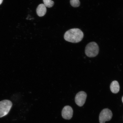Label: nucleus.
<instances>
[{"label":"nucleus","mask_w":123,"mask_h":123,"mask_svg":"<svg viewBox=\"0 0 123 123\" xmlns=\"http://www.w3.org/2000/svg\"><path fill=\"white\" fill-rule=\"evenodd\" d=\"M84 36V33L80 30L74 28L67 31L64 34V38L69 42L76 43L82 40Z\"/></svg>","instance_id":"1"},{"label":"nucleus","mask_w":123,"mask_h":123,"mask_svg":"<svg viewBox=\"0 0 123 123\" xmlns=\"http://www.w3.org/2000/svg\"><path fill=\"white\" fill-rule=\"evenodd\" d=\"M99 50V46L97 43L92 42L86 46L85 53L86 55L89 57H94L98 54Z\"/></svg>","instance_id":"2"},{"label":"nucleus","mask_w":123,"mask_h":123,"mask_svg":"<svg viewBox=\"0 0 123 123\" xmlns=\"http://www.w3.org/2000/svg\"><path fill=\"white\" fill-rule=\"evenodd\" d=\"M12 105V103L9 100H4L0 101V118L8 114Z\"/></svg>","instance_id":"3"},{"label":"nucleus","mask_w":123,"mask_h":123,"mask_svg":"<svg viewBox=\"0 0 123 123\" xmlns=\"http://www.w3.org/2000/svg\"><path fill=\"white\" fill-rule=\"evenodd\" d=\"M113 114L111 111L108 109L103 110L100 114L99 121L100 123H105L106 121L110 120L111 119Z\"/></svg>","instance_id":"4"},{"label":"nucleus","mask_w":123,"mask_h":123,"mask_svg":"<svg viewBox=\"0 0 123 123\" xmlns=\"http://www.w3.org/2000/svg\"><path fill=\"white\" fill-rule=\"evenodd\" d=\"M87 95L85 92L80 91L77 94L75 97L76 104L80 107L82 106L85 103Z\"/></svg>","instance_id":"5"},{"label":"nucleus","mask_w":123,"mask_h":123,"mask_svg":"<svg viewBox=\"0 0 123 123\" xmlns=\"http://www.w3.org/2000/svg\"><path fill=\"white\" fill-rule=\"evenodd\" d=\"M73 110L69 106H66L63 108L62 112V115L63 118L65 119H71L73 115Z\"/></svg>","instance_id":"6"},{"label":"nucleus","mask_w":123,"mask_h":123,"mask_svg":"<svg viewBox=\"0 0 123 123\" xmlns=\"http://www.w3.org/2000/svg\"><path fill=\"white\" fill-rule=\"evenodd\" d=\"M37 14L39 17H43L46 14L47 12V8L43 4L39 5L36 10Z\"/></svg>","instance_id":"7"},{"label":"nucleus","mask_w":123,"mask_h":123,"mask_svg":"<svg viewBox=\"0 0 123 123\" xmlns=\"http://www.w3.org/2000/svg\"><path fill=\"white\" fill-rule=\"evenodd\" d=\"M111 90L113 93H116L119 92L120 90V86L119 83L117 81H114L110 85Z\"/></svg>","instance_id":"8"},{"label":"nucleus","mask_w":123,"mask_h":123,"mask_svg":"<svg viewBox=\"0 0 123 123\" xmlns=\"http://www.w3.org/2000/svg\"><path fill=\"white\" fill-rule=\"evenodd\" d=\"M44 4L46 7L49 8L51 7H53L54 2L51 0H43Z\"/></svg>","instance_id":"9"},{"label":"nucleus","mask_w":123,"mask_h":123,"mask_svg":"<svg viewBox=\"0 0 123 123\" xmlns=\"http://www.w3.org/2000/svg\"><path fill=\"white\" fill-rule=\"evenodd\" d=\"M70 3L71 5L74 7H79L80 5L79 0H70Z\"/></svg>","instance_id":"10"},{"label":"nucleus","mask_w":123,"mask_h":123,"mask_svg":"<svg viewBox=\"0 0 123 123\" xmlns=\"http://www.w3.org/2000/svg\"><path fill=\"white\" fill-rule=\"evenodd\" d=\"M3 0H0V5L2 3Z\"/></svg>","instance_id":"11"},{"label":"nucleus","mask_w":123,"mask_h":123,"mask_svg":"<svg viewBox=\"0 0 123 123\" xmlns=\"http://www.w3.org/2000/svg\"><path fill=\"white\" fill-rule=\"evenodd\" d=\"M122 102L123 103V96L122 98Z\"/></svg>","instance_id":"12"}]
</instances>
